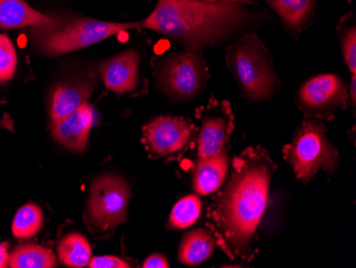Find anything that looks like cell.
<instances>
[{"label":"cell","mask_w":356,"mask_h":268,"mask_svg":"<svg viewBox=\"0 0 356 268\" xmlns=\"http://www.w3.org/2000/svg\"><path fill=\"white\" fill-rule=\"evenodd\" d=\"M207 78L205 60L197 52L168 56L161 60L156 71V79L161 90L172 99L183 101L201 93Z\"/></svg>","instance_id":"8992f818"},{"label":"cell","mask_w":356,"mask_h":268,"mask_svg":"<svg viewBox=\"0 0 356 268\" xmlns=\"http://www.w3.org/2000/svg\"><path fill=\"white\" fill-rule=\"evenodd\" d=\"M139 65V53L131 49L102 63L99 72L108 90L119 94L128 93L137 88Z\"/></svg>","instance_id":"7c38bea8"},{"label":"cell","mask_w":356,"mask_h":268,"mask_svg":"<svg viewBox=\"0 0 356 268\" xmlns=\"http://www.w3.org/2000/svg\"><path fill=\"white\" fill-rule=\"evenodd\" d=\"M90 268H129L131 265L121 258L115 255H103V257H94L90 260Z\"/></svg>","instance_id":"cb8c5ba5"},{"label":"cell","mask_w":356,"mask_h":268,"mask_svg":"<svg viewBox=\"0 0 356 268\" xmlns=\"http://www.w3.org/2000/svg\"><path fill=\"white\" fill-rule=\"evenodd\" d=\"M199 1H204V3H242V5L255 6L253 0H199Z\"/></svg>","instance_id":"4316f807"},{"label":"cell","mask_w":356,"mask_h":268,"mask_svg":"<svg viewBox=\"0 0 356 268\" xmlns=\"http://www.w3.org/2000/svg\"><path fill=\"white\" fill-rule=\"evenodd\" d=\"M139 23H113L93 19H59L51 28L33 29V43L44 55L73 53L108 38L139 27Z\"/></svg>","instance_id":"277c9868"},{"label":"cell","mask_w":356,"mask_h":268,"mask_svg":"<svg viewBox=\"0 0 356 268\" xmlns=\"http://www.w3.org/2000/svg\"><path fill=\"white\" fill-rule=\"evenodd\" d=\"M144 138L155 155H173L189 143L191 125L183 118L161 116L144 127Z\"/></svg>","instance_id":"30bf717a"},{"label":"cell","mask_w":356,"mask_h":268,"mask_svg":"<svg viewBox=\"0 0 356 268\" xmlns=\"http://www.w3.org/2000/svg\"><path fill=\"white\" fill-rule=\"evenodd\" d=\"M275 165L261 148H248L232 164L231 178L208 212L218 245L236 259H253L256 230L267 207Z\"/></svg>","instance_id":"6da1fadb"},{"label":"cell","mask_w":356,"mask_h":268,"mask_svg":"<svg viewBox=\"0 0 356 268\" xmlns=\"http://www.w3.org/2000/svg\"><path fill=\"white\" fill-rule=\"evenodd\" d=\"M284 25L293 33H301L315 14L317 0H266Z\"/></svg>","instance_id":"2e32d148"},{"label":"cell","mask_w":356,"mask_h":268,"mask_svg":"<svg viewBox=\"0 0 356 268\" xmlns=\"http://www.w3.org/2000/svg\"><path fill=\"white\" fill-rule=\"evenodd\" d=\"M44 215L35 204H25L16 212L12 223V233L19 239H31L43 228Z\"/></svg>","instance_id":"ffe728a7"},{"label":"cell","mask_w":356,"mask_h":268,"mask_svg":"<svg viewBox=\"0 0 356 268\" xmlns=\"http://www.w3.org/2000/svg\"><path fill=\"white\" fill-rule=\"evenodd\" d=\"M217 241L211 232L197 229L185 234L178 249V259L188 266L207 261L215 251Z\"/></svg>","instance_id":"e0dca14e"},{"label":"cell","mask_w":356,"mask_h":268,"mask_svg":"<svg viewBox=\"0 0 356 268\" xmlns=\"http://www.w3.org/2000/svg\"><path fill=\"white\" fill-rule=\"evenodd\" d=\"M93 106L86 103L69 115L53 121L51 135L59 145L73 152H83L93 124Z\"/></svg>","instance_id":"8fae6325"},{"label":"cell","mask_w":356,"mask_h":268,"mask_svg":"<svg viewBox=\"0 0 356 268\" xmlns=\"http://www.w3.org/2000/svg\"><path fill=\"white\" fill-rule=\"evenodd\" d=\"M143 268H169L170 264L165 255H153L144 261Z\"/></svg>","instance_id":"d4e9b609"},{"label":"cell","mask_w":356,"mask_h":268,"mask_svg":"<svg viewBox=\"0 0 356 268\" xmlns=\"http://www.w3.org/2000/svg\"><path fill=\"white\" fill-rule=\"evenodd\" d=\"M12 122L9 119L0 120V126H5V127H10L11 129Z\"/></svg>","instance_id":"f1b7e54d"},{"label":"cell","mask_w":356,"mask_h":268,"mask_svg":"<svg viewBox=\"0 0 356 268\" xmlns=\"http://www.w3.org/2000/svg\"><path fill=\"white\" fill-rule=\"evenodd\" d=\"M202 202L197 196L190 195L175 204L170 216V223L176 229H186L200 218Z\"/></svg>","instance_id":"44dd1931"},{"label":"cell","mask_w":356,"mask_h":268,"mask_svg":"<svg viewBox=\"0 0 356 268\" xmlns=\"http://www.w3.org/2000/svg\"><path fill=\"white\" fill-rule=\"evenodd\" d=\"M298 105L307 117L332 119L349 99L347 86L334 74H321L305 81L298 91Z\"/></svg>","instance_id":"ba28073f"},{"label":"cell","mask_w":356,"mask_h":268,"mask_svg":"<svg viewBox=\"0 0 356 268\" xmlns=\"http://www.w3.org/2000/svg\"><path fill=\"white\" fill-rule=\"evenodd\" d=\"M258 19V12L242 3L158 0L140 26L176 40L187 51L197 52L224 43Z\"/></svg>","instance_id":"7a4b0ae2"},{"label":"cell","mask_w":356,"mask_h":268,"mask_svg":"<svg viewBox=\"0 0 356 268\" xmlns=\"http://www.w3.org/2000/svg\"><path fill=\"white\" fill-rule=\"evenodd\" d=\"M56 266L55 253L35 244L17 246L9 253V267L11 268H55Z\"/></svg>","instance_id":"ac0fdd59"},{"label":"cell","mask_w":356,"mask_h":268,"mask_svg":"<svg viewBox=\"0 0 356 268\" xmlns=\"http://www.w3.org/2000/svg\"><path fill=\"white\" fill-rule=\"evenodd\" d=\"M95 77L67 81L56 86L51 94L49 116L51 122L69 115L88 103L95 89Z\"/></svg>","instance_id":"4fadbf2b"},{"label":"cell","mask_w":356,"mask_h":268,"mask_svg":"<svg viewBox=\"0 0 356 268\" xmlns=\"http://www.w3.org/2000/svg\"><path fill=\"white\" fill-rule=\"evenodd\" d=\"M284 155L302 181H311L318 170L334 173L337 167V151L327 137L325 126L317 121L302 124L297 135L284 148Z\"/></svg>","instance_id":"5b68a950"},{"label":"cell","mask_w":356,"mask_h":268,"mask_svg":"<svg viewBox=\"0 0 356 268\" xmlns=\"http://www.w3.org/2000/svg\"><path fill=\"white\" fill-rule=\"evenodd\" d=\"M59 19L47 17L30 7L25 0H0V28L19 29L30 27L33 29L51 28L57 25Z\"/></svg>","instance_id":"5bb4252c"},{"label":"cell","mask_w":356,"mask_h":268,"mask_svg":"<svg viewBox=\"0 0 356 268\" xmlns=\"http://www.w3.org/2000/svg\"><path fill=\"white\" fill-rule=\"evenodd\" d=\"M226 60L240 90L248 99L266 101L277 91L273 62L255 33H248L229 45L226 49Z\"/></svg>","instance_id":"3957f363"},{"label":"cell","mask_w":356,"mask_h":268,"mask_svg":"<svg viewBox=\"0 0 356 268\" xmlns=\"http://www.w3.org/2000/svg\"><path fill=\"white\" fill-rule=\"evenodd\" d=\"M229 167V155L225 151L213 157L199 159L194 171V191L201 196L216 193L227 178Z\"/></svg>","instance_id":"9a60e30c"},{"label":"cell","mask_w":356,"mask_h":268,"mask_svg":"<svg viewBox=\"0 0 356 268\" xmlns=\"http://www.w3.org/2000/svg\"><path fill=\"white\" fill-rule=\"evenodd\" d=\"M17 67V56L9 37L0 33V83L13 78Z\"/></svg>","instance_id":"603a6c76"},{"label":"cell","mask_w":356,"mask_h":268,"mask_svg":"<svg viewBox=\"0 0 356 268\" xmlns=\"http://www.w3.org/2000/svg\"><path fill=\"white\" fill-rule=\"evenodd\" d=\"M233 129L234 117L229 104L211 100L204 109L197 143V161L222 153Z\"/></svg>","instance_id":"9c48e42d"},{"label":"cell","mask_w":356,"mask_h":268,"mask_svg":"<svg viewBox=\"0 0 356 268\" xmlns=\"http://www.w3.org/2000/svg\"><path fill=\"white\" fill-rule=\"evenodd\" d=\"M131 189L123 178L105 175L94 180L88 201L92 223L102 231H109L127 219Z\"/></svg>","instance_id":"52a82bcc"},{"label":"cell","mask_w":356,"mask_h":268,"mask_svg":"<svg viewBox=\"0 0 356 268\" xmlns=\"http://www.w3.org/2000/svg\"><path fill=\"white\" fill-rule=\"evenodd\" d=\"M341 51L346 65L352 75H356V26L355 17L349 13L341 19L338 26Z\"/></svg>","instance_id":"7402d4cb"},{"label":"cell","mask_w":356,"mask_h":268,"mask_svg":"<svg viewBox=\"0 0 356 268\" xmlns=\"http://www.w3.org/2000/svg\"><path fill=\"white\" fill-rule=\"evenodd\" d=\"M60 262L67 267L81 268L89 265L92 250L89 242L81 234L70 233L58 245Z\"/></svg>","instance_id":"d6986e66"},{"label":"cell","mask_w":356,"mask_h":268,"mask_svg":"<svg viewBox=\"0 0 356 268\" xmlns=\"http://www.w3.org/2000/svg\"><path fill=\"white\" fill-rule=\"evenodd\" d=\"M350 99H351V104L353 107L356 105V75H352L351 78V87H350Z\"/></svg>","instance_id":"83f0119b"},{"label":"cell","mask_w":356,"mask_h":268,"mask_svg":"<svg viewBox=\"0 0 356 268\" xmlns=\"http://www.w3.org/2000/svg\"><path fill=\"white\" fill-rule=\"evenodd\" d=\"M9 267V252L5 244L0 243V268Z\"/></svg>","instance_id":"484cf974"}]
</instances>
